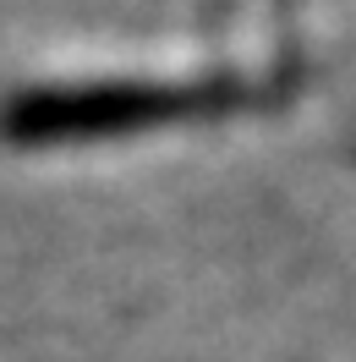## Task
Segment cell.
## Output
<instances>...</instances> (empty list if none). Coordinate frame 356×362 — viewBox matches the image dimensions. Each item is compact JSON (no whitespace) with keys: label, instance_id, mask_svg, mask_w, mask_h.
Segmentation results:
<instances>
[{"label":"cell","instance_id":"obj_1","mask_svg":"<svg viewBox=\"0 0 356 362\" xmlns=\"http://www.w3.org/2000/svg\"><path fill=\"white\" fill-rule=\"evenodd\" d=\"M280 88H263L258 77H186V83H93V88H39L17 93L0 110V132L11 143H77V137H115L143 132L186 115H220L268 105Z\"/></svg>","mask_w":356,"mask_h":362}]
</instances>
